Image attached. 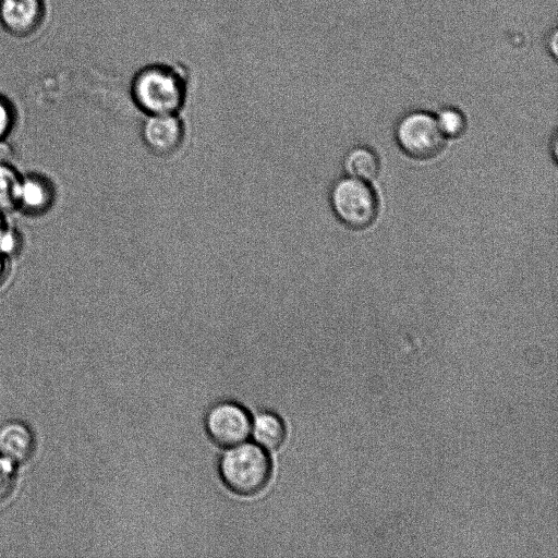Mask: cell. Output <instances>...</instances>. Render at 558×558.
<instances>
[{
  "instance_id": "9c48e42d",
  "label": "cell",
  "mask_w": 558,
  "mask_h": 558,
  "mask_svg": "<svg viewBox=\"0 0 558 558\" xmlns=\"http://www.w3.org/2000/svg\"><path fill=\"white\" fill-rule=\"evenodd\" d=\"M35 450V437L31 428L19 421L0 427V454L14 464L28 461Z\"/></svg>"
},
{
  "instance_id": "7a4b0ae2",
  "label": "cell",
  "mask_w": 558,
  "mask_h": 558,
  "mask_svg": "<svg viewBox=\"0 0 558 558\" xmlns=\"http://www.w3.org/2000/svg\"><path fill=\"white\" fill-rule=\"evenodd\" d=\"M219 475L223 484L241 496H252L267 485L271 462L259 445L241 442L229 447L219 460Z\"/></svg>"
},
{
  "instance_id": "5b68a950",
  "label": "cell",
  "mask_w": 558,
  "mask_h": 558,
  "mask_svg": "<svg viewBox=\"0 0 558 558\" xmlns=\"http://www.w3.org/2000/svg\"><path fill=\"white\" fill-rule=\"evenodd\" d=\"M205 427L215 444L229 448L248 438L252 418L246 409L239 403L223 401L208 410Z\"/></svg>"
},
{
  "instance_id": "7c38bea8",
  "label": "cell",
  "mask_w": 558,
  "mask_h": 558,
  "mask_svg": "<svg viewBox=\"0 0 558 558\" xmlns=\"http://www.w3.org/2000/svg\"><path fill=\"white\" fill-rule=\"evenodd\" d=\"M21 175L17 167L0 159V213L14 211L15 190Z\"/></svg>"
},
{
  "instance_id": "30bf717a",
  "label": "cell",
  "mask_w": 558,
  "mask_h": 558,
  "mask_svg": "<svg viewBox=\"0 0 558 558\" xmlns=\"http://www.w3.org/2000/svg\"><path fill=\"white\" fill-rule=\"evenodd\" d=\"M251 433L262 448L275 450L283 444L287 430L279 415L270 411H263L252 420Z\"/></svg>"
},
{
  "instance_id": "ba28073f",
  "label": "cell",
  "mask_w": 558,
  "mask_h": 558,
  "mask_svg": "<svg viewBox=\"0 0 558 558\" xmlns=\"http://www.w3.org/2000/svg\"><path fill=\"white\" fill-rule=\"evenodd\" d=\"M141 134L148 149L163 156L172 154L181 146L184 128L177 113L147 114Z\"/></svg>"
},
{
  "instance_id": "4fadbf2b",
  "label": "cell",
  "mask_w": 558,
  "mask_h": 558,
  "mask_svg": "<svg viewBox=\"0 0 558 558\" xmlns=\"http://www.w3.org/2000/svg\"><path fill=\"white\" fill-rule=\"evenodd\" d=\"M435 117L445 137H458L466 128L463 112L453 106L442 107Z\"/></svg>"
},
{
  "instance_id": "9a60e30c",
  "label": "cell",
  "mask_w": 558,
  "mask_h": 558,
  "mask_svg": "<svg viewBox=\"0 0 558 558\" xmlns=\"http://www.w3.org/2000/svg\"><path fill=\"white\" fill-rule=\"evenodd\" d=\"M17 110L7 96L0 94V143L9 142L17 125Z\"/></svg>"
},
{
  "instance_id": "6da1fadb",
  "label": "cell",
  "mask_w": 558,
  "mask_h": 558,
  "mask_svg": "<svg viewBox=\"0 0 558 558\" xmlns=\"http://www.w3.org/2000/svg\"><path fill=\"white\" fill-rule=\"evenodd\" d=\"M185 95L186 83L182 73L165 63L148 64L132 80L131 96L147 114L178 113Z\"/></svg>"
},
{
  "instance_id": "277c9868",
  "label": "cell",
  "mask_w": 558,
  "mask_h": 558,
  "mask_svg": "<svg viewBox=\"0 0 558 558\" xmlns=\"http://www.w3.org/2000/svg\"><path fill=\"white\" fill-rule=\"evenodd\" d=\"M395 134L401 149L417 159L437 156L445 144L435 114L426 110H412L403 114L396 125Z\"/></svg>"
},
{
  "instance_id": "8fae6325",
  "label": "cell",
  "mask_w": 558,
  "mask_h": 558,
  "mask_svg": "<svg viewBox=\"0 0 558 558\" xmlns=\"http://www.w3.org/2000/svg\"><path fill=\"white\" fill-rule=\"evenodd\" d=\"M343 168L349 177L367 182L377 177L380 170V162L373 149L357 146L345 154Z\"/></svg>"
},
{
  "instance_id": "ac0fdd59",
  "label": "cell",
  "mask_w": 558,
  "mask_h": 558,
  "mask_svg": "<svg viewBox=\"0 0 558 558\" xmlns=\"http://www.w3.org/2000/svg\"><path fill=\"white\" fill-rule=\"evenodd\" d=\"M7 221L8 220L4 218V214L0 213V230L3 228Z\"/></svg>"
},
{
  "instance_id": "3957f363",
  "label": "cell",
  "mask_w": 558,
  "mask_h": 558,
  "mask_svg": "<svg viewBox=\"0 0 558 558\" xmlns=\"http://www.w3.org/2000/svg\"><path fill=\"white\" fill-rule=\"evenodd\" d=\"M329 201L336 217L352 229L367 228L378 213L377 197L371 185L352 177L341 178L332 184Z\"/></svg>"
},
{
  "instance_id": "52a82bcc",
  "label": "cell",
  "mask_w": 558,
  "mask_h": 558,
  "mask_svg": "<svg viewBox=\"0 0 558 558\" xmlns=\"http://www.w3.org/2000/svg\"><path fill=\"white\" fill-rule=\"evenodd\" d=\"M45 12L44 0H0V25L9 35L26 38L40 28Z\"/></svg>"
},
{
  "instance_id": "5bb4252c",
  "label": "cell",
  "mask_w": 558,
  "mask_h": 558,
  "mask_svg": "<svg viewBox=\"0 0 558 558\" xmlns=\"http://www.w3.org/2000/svg\"><path fill=\"white\" fill-rule=\"evenodd\" d=\"M23 246L21 231L7 221L0 230V253L14 260L22 253Z\"/></svg>"
},
{
  "instance_id": "e0dca14e",
  "label": "cell",
  "mask_w": 558,
  "mask_h": 558,
  "mask_svg": "<svg viewBox=\"0 0 558 558\" xmlns=\"http://www.w3.org/2000/svg\"><path fill=\"white\" fill-rule=\"evenodd\" d=\"M13 272V259L0 253V291L7 287Z\"/></svg>"
},
{
  "instance_id": "2e32d148",
  "label": "cell",
  "mask_w": 558,
  "mask_h": 558,
  "mask_svg": "<svg viewBox=\"0 0 558 558\" xmlns=\"http://www.w3.org/2000/svg\"><path fill=\"white\" fill-rule=\"evenodd\" d=\"M15 483V464L0 454V504L13 493Z\"/></svg>"
},
{
  "instance_id": "8992f818",
  "label": "cell",
  "mask_w": 558,
  "mask_h": 558,
  "mask_svg": "<svg viewBox=\"0 0 558 558\" xmlns=\"http://www.w3.org/2000/svg\"><path fill=\"white\" fill-rule=\"evenodd\" d=\"M57 199L49 175L39 171L21 172L14 197V211L29 218L47 215Z\"/></svg>"
}]
</instances>
